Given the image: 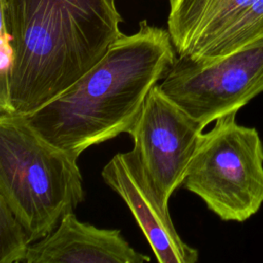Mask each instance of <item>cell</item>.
Masks as SVG:
<instances>
[{"label": "cell", "mask_w": 263, "mask_h": 263, "mask_svg": "<svg viewBox=\"0 0 263 263\" xmlns=\"http://www.w3.org/2000/svg\"><path fill=\"white\" fill-rule=\"evenodd\" d=\"M116 0H0L10 57L0 110L30 113L91 69L123 33Z\"/></svg>", "instance_id": "6da1fadb"}, {"label": "cell", "mask_w": 263, "mask_h": 263, "mask_svg": "<svg viewBox=\"0 0 263 263\" xmlns=\"http://www.w3.org/2000/svg\"><path fill=\"white\" fill-rule=\"evenodd\" d=\"M177 59L168 30L144 20L64 91L20 116L45 141L79 156L90 146L127 134L151 88Z\"/></svg>", "instance_id": "7a4b0ae2"}, {"label": "cell", "mask_w": 263, "mask_h": 263, "mask_svg": "<svg viewBox=\"0 0 263 263\" xmlns=\"http://www.w3.org/2000/svg\"><path fill=\"white\" fill-rule=\"evenodd\" d=\"M78 156L37 135L20 115L0 113V197L37 241L84 199Z\"/></svg>", "instance_id": "3957f363"}, {"label": "cell", "mask_w": 263, "mask_h": 263, "mask_svg": "<svg viewBox=\"0 0 263 263\" xmlns=\"http://www.w3.org/2000/svg\"><path fill=\"white\" fill-rule=\"evenodd\" d=\"M236 113L202 133L183 185L221 220L245 222L263 204V143L255 127L237 123Z\"/></svg>", "instance_id": "277c9868"}, {"label": "cell", "mask_w": 263, "mask_h": 263, "mask_svg": "<svg viewBox=\"0 0 263 263\" xmlns=\"http://www.w3.org/2000/svg\"><path fill=\"white\" fill-rule=\"evenodd\" d=\"M159 87L205 127L263 91V39L210 61L178 55Z\"/></svg>", "instance_id": "5b68a950"}, {"label": "cell", "mask_w": 263, "mask_h": 263, "mask_svg": "<svg viewBox=\"0 0 263 263\" xmlns=\"http://www.w3.org/2000/svg\"><path fill=\"white\" fill-rule=\"evenodd\" d=\"M203 126L154 85L127 134L133 150L164 203L183 184Z\"/></svg>", "instance_id": "8992f818"}, {"label": "cell", "mask_w": 263, "mask_h": 263, "mask_svg": "<svg viewBox=\"0 0 263 263\" xmlns=\"http://www.w3.org/2000/svg\"><path fill=\"white\" fill-rule=\"evenodd\" d=\"M104 182L126 203L160 263H195L198 251L183 241L134 150L115 154L102 171Z\"/></svg>", "instance_id": "52a82bcc"}, {"label": "cell", "mask_w": 263, "mask_h": 263, "mask_svg": "<svg viewBox=\"0 0 263 263\" xmlns=\"http://www.w3.org/2000/svg\"><path fill=\"white\" fill-rule=\"evenodd\" d=\"M150 257L137 252L118 229L81 222L74 212L58 227L30 245L26 263H144Z\"/></svg>", "instance_id": "ba28073f"}, {"label": "cell", "mask_w": 263, "mask_h": 263, "mask_svg": "<svg viewBox=\"0 0 263 263\" xmlns=\"http://www.w3.org/2000/svg\"><path fill=\"white\" fill-rule=\"evenodd\" d=\"M252 0H170L167 30L179 57H193Z\"/></svg>", "instance_id": "9c48e42d"}, {"label": "cell", "mask_w": 263, "mask_h": 263, "mask_svg": "<svg viewBox=\"0 0 263 263\" xmlns=\"http://www.w3.org/2000/svg\"><path fill=\"white\" fill-rule=\"evenodd\" d=\"M263 39V0H252L204 48L194 61H210L224 57Z\"/></svg>", "instance_id": "30bf717a"}, {"label": "cell", "mask_w": 263, "mask_h": 263, "mask_svg": "<svg viewBox=\"0 0 263 263\" xmlns=\"http://www.w3.org/2000/svg\"><path fill=\"white\" fill-rule=\"evenodd\" d=\"M30 245L25 227L0 197V263L25 262Z\"/></svg>", "instance_id": "8fae6325"}]
</instances>
